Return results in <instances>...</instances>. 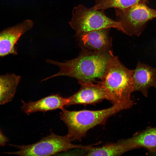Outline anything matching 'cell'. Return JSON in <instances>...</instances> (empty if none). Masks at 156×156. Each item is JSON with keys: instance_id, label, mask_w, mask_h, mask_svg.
<instances>
[{"instance_id": "obj_1", "label": "cell", "mask_w": 156, "mask_h": 156, "mask_svg": "<svg viewBox=\"0 0 156 156\" xmlns=\"http://www.w3.org/2000/svg\"><path fill=\"white\" fill-rule=\"evenodd\" d=\"M114 55L111 50L95 52L81 49L77 57L65 62L47 59L48 63L57 66L59 70L42 81L62 76L75 78L80 85L94 83L98 80L100 81L104 74L109 60Z\"/></svg>"}, {"instance_id": "obj_2", "label": "cell", "mask_w": 156, "mask_h": 156, "mask_svg": "<svg viewBox=\"0 0 156 156\" xmlns=\"http://www.w3.org/2000/svg\"><path fill=\"white\" fill-rule=\"evenodd\" d=\"M135 104L133 101L116 103L104 109L69 111L63 108L60 113V119L67 127V135L73 140H80L90 129L103 125L111 117L119 112L131 108Z\"/></svg>"}, {"instance_id": "obj_3", "label": "cell", "mask_w": 156, "mask_h": 156, "mask_svg": "<svg viewBox=\"0 0 156 156\" xmlns=\"http://www.w3.org/2000/svg\"><path fill=\"white\" fill-rule=\"evenodd\" d=\"M124 65L117 56L110 59L100 83L103 88L106 99L113 105L133 101L131 99L133 92V73Z\"/></svg>"}, {"instance_id": "obj_4", "label": "cell", "mask_w": 156, "mask_h": 156, "mask_svg": "<svg viewBox=\"0 0 156 156\" xmlns=\"http://www.w3.org/2000/svg\"><path fill=\"white\" fill-rule=\"evenodd\" d=\"M73 141L67 135L61 136L51 132L33 144L22 146L11 145L19 150L5 153L20 156H49L73 148L86 150L95 145L75 144L72 143Z\"/></svg>"}, {"instance_id": "obj_5", "label": "cell", "mask_w": 156, "mask_h": 156, "mask_svg": "<svg viewBox=\"0 0 156 156\" xmlns=\"http://www.w3.org/2000/svg\"><path fill=\"white\" fill-rule=\"evenodd\" d=\"M103 11L79 4L73 8L69 24L75 31V34L111 28L122 32L120 23L107 17Z\"/></svg>"}, {"instance_id": "obj_6", "label": "cell", "mask_w": 156, "mask_h": 156, "mask_svg": "<svg viewBox=\"0 0 156 156\" xmlns=\"http://www.w3.org/2000/svg\"><path fill=\"white\" fill-rule=\"evenodd\" d=\"M117 21L119 22L122 32L130 36H139L147 23L156 18V10L140 3L125 9H115Z\"/></svg>"}, {"instance_id": "obj_7", "label": "cell", "mask_w": 156, "mask_h": 156, "mask_svg": "<svg viewBox=\"0 0 156 156\" xmlns=\"http://www.w3.org/2000/svg\"><path fill=\"white\" fill-rule=\"evenodd\" d=\"M109 29H103L83 32L75 35L81 49L101 52L111 50L112 38L109 36Z\"/></svg>"}, {"instance_id": "obj_8", "label": "cell", "mask_w": 156, "mask_h": 156, "mask_svg": "<svg viewBox=\"0 0 156 156\" xmlns=\"http://www.w3.org/2000/svg\"><path fill=\"white\" fill-rule=\"evenodd\" d=\"M34 25L31 20L27 19L0 33V57L17 54L15 47L18 40Z\"/></svg>"}, {"instance_id": "obj_9", "label": "cell", "mask_w": 156, "mask_h": 156, "mask_svg": "<svg viewBox=\"0 0 156 156\" xmlns=\"http://www.w3.org/2000/svg\"><path fill=\"white\" fill-rule=\"evenodd\" d=\"M77 92L68 98L66 107L76 105H94L106 99L105 93L101 85L88 83L82 84Z\"/></svg>"}, {"instance_id": "obj_10", "label": "cell", "mask_w": 156, "mask_h": 156, "mask_svg": "<svg viewBox=\"0 0 156 156\" xmlns=\"http://www.w3.org/2000/svg\"><path fill=\"white\" fill-rule=\"evenodd\" d=\"M133 92H140L145 97L148 96V90L156 88V68L138 61L133 73Z\"/></svg>"}, {"instance_id": "obj_11", "label": "cell", "mask_w": 156, "mask_h": 156, "mask_svg": "<svg viewBox=\"0 0 156 156\" xmlns=\"http://www.w3.org/2000/svg\"><path fill=\"white\" fill-rule=\"evenodd\" d=\"M23 103L22 111L27 115L37 112H43L55 110H61L66 107L68 102V98H64L59 94H53L35 101H29L26 103L21 101Z\"/></svg>"}, {"instance_id": "obj_12", "label": "cell", "mask_w": 156, "mask_h": 156, "mask_svg": "<svg viewBox=\"0 0 156 156\" xmlns=\"http://www.w3.org/2000/svg\"><path fill=\"white\" fill-rule=\"evenodd\" d=\"M118 141L129 151L143 148L153 153L156 150V127H149L135 133L131 138Z\"/></svg>"}, {"instance_id": "obj_13", "label": "cell", "mask_w": 156, "mask_h": 156, "mask_svg": "<svg viewBox=\"0 0 156 156\" xmlns=\"http://www.w3.org/2000/svg\"><path fill=\"white\" fill-rule=\"evenodd\" d=\"M21 77L14 73L0 75V105L13 98Z\"/></svg>"}, {"instance_id": "obj_14", "label": "cell", "mask_w": 156, "mask_h": 156, "mask_svg": "<svg viewBox=\"0 0 156 156\" xmlns=\"http://www.w3.org/2000/svg\"><path fill=\"white\" fill-rule=\"evenodd\" d=\"M86 156H119L129 151L128 149L119 141L109 143L99 147L92 146L84 150Z\"/></svg>"}, {"instance_id": "obj_15", "label": "cell", "mask_w": 156, "mask_h": 156, "mask_svg": "<svg viewBox=\"0 0 156 156\" xmlns=\"http://www.w3.org/2000/svg\"><path fill=\"white\" fill-rule=\"evenodd\" d=\"M148 0H95L92 7L98 10L104 11L110 8L125 9L140 3H146Z\"/></svg>"}, {"instance_id": "obj_16", "label": "cell", "mask_w": 156, "mask_h": 156, "mask_svg": "<svg viewBox=\"0 0 156 156\" xmlns=\"http://www.w3.org/2000/svg\"><path fill=\"white\" fill-rule=\"evenodd\" d=\"M8 141V138L4 135L0 129V146L5 145Z\"/></svg>"}, {"instance_id": "obj_17", "label": "cell", "mask_w": 156, "mask_h": 156, "mask_svg": "<svg viewBox=\"0 0 156 156\" xmlns=\"http://www.w3.org/2000/svg\"><path fill=\"white\" fill-rule=\"evenodd\" d=\"M152 153L155 154V155H156V150Z\"/></svg>"}]
</instances>
